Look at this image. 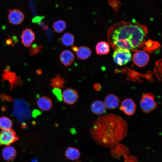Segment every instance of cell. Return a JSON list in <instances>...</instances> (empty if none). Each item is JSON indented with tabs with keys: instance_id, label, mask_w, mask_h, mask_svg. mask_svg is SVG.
Listing matches in <instances>:
<instances>
[{
	"instance_id": "obj_29",
	"label": "cell",
	"mask_w": 162,
	"mask_h": 162,
	"mask_svg": "<svg viewBox=\"0 0 162 162\" xmlns=\"http://www.w3.org/2000/svg\"><path fill=\"white\" fill-rule=\"evenodd\" d=\"M41 19V18H40V17H35L33 20L32 22H38L39 20H40Z\"/></svg>"
},
{
	"instance_id": "obj_31",
	"label": "cell",
	"mask_w": 162,
	"mask_h": 162,
	"mask_svg": "<svg viewBox=\"0 0 162 162\" xmlns=\"http://www.w3.org/2000/svg\"><path fill=\"white\" fill-rule=\"evenodd\" d=\"M43 28L44 30H46L48 28V27L47 25H44L43 27Z\"/></svg>"
},
{
	"instance_id": "obj_14",
	"label": "cell",
	"mask_w": 162,
	"mask_h": 162,
	"mask_svg": "<svg viewBox=\"0 0 162 162\" xmlns=\"http://www.w3.org/2000/svg\"><path fill=\"white\" fill-rule=\"evenodd\" d=\"M39 108L43 111H48L53 107V104L51 99L47 96H41L38 98L37 101Z\"/></svg>"
},
{
	"instance_id": "obj_7",
	"label": "cell",
	"mask_w": 162,
	"mask_h": 162,
	"mask_svg": "<svg viewBox=\"0 0 162 162\" xmlns=\"http://www.w3.org/2000/svg\"><path fill=\"white\" fill-rule=\"evenodd\" d=\"M61 98L66 104L72 105L75 103L79 98L77 92L75 89L68 88L64 89L61 94Z\"/></svg>"
},
{
	"instance_id": "obj_19",
	"label": "cell",
	"mask_w": 162,
	"mask_h": 162,
	"mask_svg": "<svg viewBox=\"0 0 162 162\" xmlns=\"http://www.w3.org/2000/svg\"><path fill=\"white\" fill-rule=\"evenodd\" d=\"M95 50L96 53L98 55H102L107 54L110 52V46L106 42H100L97 44Z\"/></svg>"
},
{
	"instance_id": "obj_10",
	"label": "cell",
	"mask_w": 162,
	"mask_h": 162,
	"mask_svg": "<svg viewBox=\"0 0 162 162\" xmlns=\"http://www.w3.org/2000/svg\"><path fill=\"white\" fill-rule=\"evenodd\" d=\"M8 20L10 24L18 25L21 23L23 21L25 16L23 13L17 9L8 10Z\"/></svg>"
},
{
	"instance_id": "obj_4",
	"label": "cell",
	"mask_w": 162,
	"mask_h": 162,
	"mask_svg": "<svg viewBox=\"0 0 162 162\" xmlns=\"http://www.w3.org/2000/svg\"><path fill=\"white\" fill-rule=\"evenodd\" d=\"M155 96L151 92L146 93L142 96L140 101V106L142 111L148 113L157 106L158 103L155 100Z\"/></svg>"
},
{
	"instance_id": "obj_33",
	"label": "cell",
	"mask_w": 162,
	"mask_h": 162,
	"mask_svg": "<svg viewBox=\"0 0 162 162\" xmlns=\"http://www.w3.org/2000/svg\"><path fill=\"white\" fill-rule=\"evenodd\" d=\"M76 162H80L79 161H78Z\"/></svg>"
},
{
	"instance_id": "obj_1",
	"label": "cell",
	"mask_w": 162,
	"mask_h": 162,
	"mask_svg": "<svg viewBox=\"0 0 162 162\" xmlns=\"http://www.w3.org/2000/svg\"><path fill=\"white\" fill-rule=\"evenodd\" d=\"M128 131L126 122L121 116L110 113L100 116L94 122L90 133L99 145L112 148L126 136Z\"/></svg>"
},
{
	"instance_id": "obj_21",
	"label": "cell",
	"mask_w": 162,
	"mask_h": 162,
	"mask_svg": "<svg viewBox=\"0 0 162 162\" xmlns=\"http://www.w3.org/2000/svg\"><path fill=\"white\" fill-rule=\"evenodd\" d=\"M75 38L74 35L68 32L64 33L61 38V42L63 45L69 46L73 45Z\"/></svg>"
},
{
	"instance_id": "obj_20",
	"label": "cell",
	"mask_w": 162,
	"mask_h": 162,
	"mask_svg": "<svg viewBox=\"0 0 162 162\" xmlns=\"http://www.w3.org/2000/svg\"><path fill=\"white\" fill-rule=\"evenodd\" d=\"M76 52L78 58L82 60L88 58L92 53L91 51L88 47L84 46H80Z\"/></svg>"
},
{
	"instance_id": "obj_3",
	"label": "cell",
	"mask_w": 162,
	"mask_h": 162,
	"mask_svg": "<svg viewBox=\"0 0 162 162\" xmlns=\"http://www.w3.org/2000/svg\"><path fill=\"white\" fill-rule=\"evenodd\" d=\"M12 115L18 121L21 122L30 118L31 112L29 105L23 100H15Z\"/></svg>"
},
{
	"instance_id": "obj_11",
	"label": "cell",
	"mask_w": 162,
	"mask_h": 162,
	"mask_svg": "<svg viewBox=\"0 0 162 162\" xmlns=\"http://www.w3.org/2000/svg\"><path fill=\"white\" fill-rule=\"evenodd\" d=\"M21 38L23 45L25 46L29 47L31 46L35 40V34L32 29L26 28L23 31Z\"/></svg>"
},
{
	"instance_id": "obj_25",
	"label": "cell",
	"mask_w": 162,
	"mask_h": 162,
	"mask_svg": "<svg viewBox=\"0 0 162 162\" xmlns=\"http://www.w3.org/2000/svg\"><path fill=\"white\" fill-rule=\"evenodd\" d=\"M51 84L53 85H61L64 83L63 78L60 77L59 74L57 75L55 78L51 80Z\"/></svg>"
},
{
	"instance_id": "obj_23",
	"label": "cell",
	"mask_w": 162,
	"mask_h": 162,
	"mask_svg": "<svg viewBox=\"0 0 162 162\" xmlns=\"http://www.w3.org/2000/svg\"><path fill=\"white\" fill-rule=\"evenodd\" d=\"M66 27L65 22L62 20H58L55 22L52 25V27L55 31L60 33L64 31Z\"/></svg>"
},
{
	"instance_id": "obj_16",
	"label": "cell",
	"mask_w": 162,
	"mask_h": 162,
	"mask_svg": "<svg viewBox=\"0 0 162 162\" xmlns=\"http://www.w3.org/2000/svg\"><path fill=\"white\" fill-rule=\"evenodd\" d=\"M106 109L103 102L99 100L94 101L91 106L92 112L95 115L100 116L105 112Z\"/></svg>"
},
{
	"instance_id": "obj_32",
	"label": "cell",
	"mask_w": 162,
	"mask_h": 162,
	"mask_svg": "<svg viewBox=\"0 0 162 162\" xmlns=\"http://www.w3.org/2000/svg\"><path fill=\"white\" fill-rule=\"evenodd\" d=\"M37 73L39 74H40L41 73V70L40 69H38L37 70Z\"/></svg>"
},
{
	"instance_id": "obj_27",
	"label": "cell",
	"mask_w": 162,
	"mask_h": 162,
	"mask_svg": "<svg viewBox=\"0 0 162 162\" xmlns=\"http://www.w3.org/2000/svg\"><path fill=\"white\" fill-rule=\"evenodd\" d=\"M6 43L8 45H12V46H14L12 40L10 38H8L6 40Z\"/></svg>"
},
{
	"instance_id": "obj_6",
	"label": "cell",
	"mask_w": 162,
	"mask_h": 162,
	"mask_svg": "<svg viewBox=\"0 0 162 162\" xmlns=\"http://www.w3.org/2000/svg\"><path fill=\"white\" fill-rule=\"evenodd\" d=\"M16 132L11 129L2 130L0 132V146H10L18 140Z\"/></svg>"
},
{
	"instance_id": "obj_28",
	"label": "cell",
	"mask_w": 162,
	"mask_h": 162,
	"mask_svg": "<svg viewBox=\"0 0 162 162\" xmlns=\"http://www.w3.org/2000/svg\"><path fill=\"white\" fill-rule=\"evenodd\" d=\"M94 89L97 90H99L101 88V87L100 84L98 83L94 84Z\"/></svg>"
},
{
	"instance_id": "obj_9",
	"label": "cell",
	"mask_w": 162,
	"mask_h": 162,
	"mask_svg": "<svg viewBox=\"0 0 162 162\" xmlns=\"http://www.w3.org/2000/svg\"><path fill=\"white\" fill-rule=\"evenodd\" d=\"M136 108V104L133 100L131 98H127L122 101L119 109L126 115L131 116L135 113Z\"/></svg>"
},
{
	"instance_id": "obj_22",
	"label": "cell",
	"mask_w": 162,
	"mask_h": 162,
	"mask_svg": "<svg viewBox=\"0 0 162 162\" xmlns=\"http://www.w3.org/2000/svg\"><path fill=\"white\" fill-rule=\"evenodd\" d=\"M12 125V121L8 118L5 116L0 118V128L2 130L11 129Z\"/></svg>"
},
{
	"instance_id": "obj_30",
	"label": "cell",
	"mask_w": 162,
	"mask_h": 162,
	"mask_svg": "<svg viewBox=\"0 0 162 162\" xmlns=\"http://www.w3.org/2000/svg\"><path fill=\"white\" fill-rule=\"evenodd\" d=\"M72 48L73 50L75 52H76L78 50V47L77 46H74L73 45L72 46Z\"/></svg>"
},
{
	"instance_id": "obj_12",
	"label": "cell",
	"mask_w": 162,
	"mask_h": 162,
	"mask_svg": "<svg viewBox=\"0 0 162 162\" xmlns=\"http://www.w3.org/2000/svg\"><path fill=\"white\" fill-rule=\"evenodd\" d=\"M129 150L126 146L118 144L112 148L110 151L111 156L116 159H118L121 156L128 155Z\"/></svg>"
},
{
	"instance_id": "obj_2",
	"label": "cell",
	"mask_w": 162,
	"mask_h": 162,
	"mask_svg": "<svg viewBox=\"0 0 162 162\" xmlns=\"http://www.w3.org/2000/svg\"><path fill=\"white\" fill-rule=\"evenodd\" d=\"M147 27L137 22L123 21L108 30L107 38L114 50L120 48L136 52L140 48L148 34Z\"/></svg>"
},
{
	"instance_id": "obj_15",
	"label": "cell",
	"mask_w": 162,
	"mask_h": 162,
	"mask_svg": "<svg viewBox=\"0 0 162 162\" xmlns=\"http://www.w3.org/2000/svg\"><path fill=\"white\" fill-rule=\"evenodd\" d=\"M59 58L61 62L64 66L71 64L74 62L75 56L74 53L70 51L65 50L61 53Z\"/></svg>"
},
{
	"instance_id": "obj_24",
	"label": "cell",
	"mask_w": 162,
	"mask_h": 162,
	"mask_svg": "<svg viewBox=\"0 0 162 162\" xmlns=\"http://www.w3.org/2000/svg\"><path fill=\"white\" fill-rule=\"evenodd\" d=\"M42 45L36 44H33L29 51V55L30 56H34L39 53L43 48Z\"/></svg>"
},
{
	"instance_id": "obj_5",
	"label": "cell",
	"mask_w": 162,
	"mask_h": 162,
	"mask_svg": "<svg viewBox=\"0 0 162 162\" xmlns=\"http://www.w3.org/2000/svg\"><path fill=\"white\" fill-rule=\"evenodd\" d=\"M114 62L118 65L122 66L131 61L132 55L128 50L120 48L115 50L112 55Z\"/></svg>"
},
{
	"instance_id": "obj_17",
	"label": "cell",
	"mask_w": 162,
	"mask_h": 162,
	"mask_svg": "<svg viewBox=\"0 0 162 162\" xmlns=\"http://www.w3.org/2000/svg\"><path fill=\"white\" fill-rule=\"evenodd\" d=\"M16 155V152L15 148L10 146H7L3 149L2 156L3 158L7 161H10L14 159Z\"/></svg>"
},
{
	"instance_id": "obj_18",
	"label": "cell",
	"mask_w": 162,
	"mask_h": 162,
	"mask_svg": "<svg viewBox=\"0 0 162 162\" xmlns=\"http://www.w3.org/2000/svg\"><path fill=\"white\" fill-rule=\"evenodd\" d=\"M65 155L68 159L74 160L79 158L80 153L78 149L74 147H69L65 151Z\"/></svg>"
},
{
	"instance_id": "obj_13",
	"label": "cell",
	"mask_w": 162,
	"mask_h": 162,
	"mask_svg": "<svg viewBox=\"0 0 162 162\" xmlns=\"http://www.w3.org/2000/svg\"><path fill=\"white\" fill-rule=\"evenodd\" d=\"M103 102L106 109H113L118 106L121 101L117 96L110 94L105 97Z\"/></svg>"
},
{
	"instance_id": "obj_26",
	"label": "cell",
	"mask_w": 162,
	"mask_h": 162,
	"mask_svg": "<svg viewBox=\"0 0 162 162\" xmlns=\"http://www.w3.org/2000/svg\"><path fill=\"white\" fill-rule=\"evenodd\" d=\"M124 157V162H138L136 158L131 155H126Z\"/></svg>"
},
{
	"instance_id": "obj_8",
	"label": "cell",
	"mask_w": 162,
	"mask_h": 162,
	"mask_svg": "<svg viewBox=\"0 0 162 162\" xmlns=\"http://www.w3.org/2000/svg\"><path fill=\"white\" fill-rule=\"evenodd\" d=\"M149 60V56L146 52L137 51L134 53L133 57L134 63L137 66L142 67L145 66Z\"/></svg>"
}]
</instances>
